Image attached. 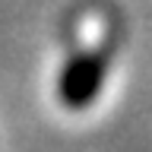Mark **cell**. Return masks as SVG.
<instances>
[{"instance_id": "6da1fadb", "label": "cell", "mask_w": 152, "mask_h": 152, "mask_svg": "<svg viewBox=\"0 0 152 152\" xmlns=\"http://www.w3.org/2000/svg\"><path fill=\"white\" fill-rule=\"evenodd\" d=\"M108 76V57L104 51H83L70 57L57 76V98L70 111H83L98 98Z\"/></svg>"}]
</instances>
